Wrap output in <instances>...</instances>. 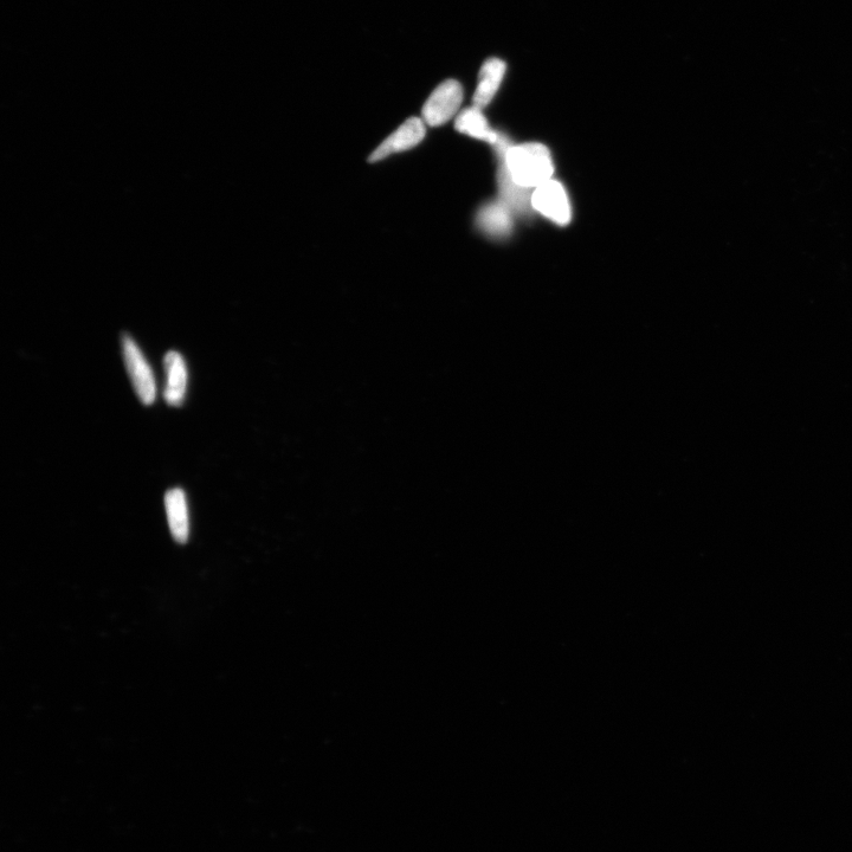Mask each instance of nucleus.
Here are the masks:
<instances>
[{"instance_id":"nucleus-1","label":"nucleus","mask_w":852,"mask_h":852,"mask_svg":"<svg viewBox=\"0 0 852 852\" xmlns=\"http://www.w3.org/2000/svg\"><path fill=\"white\" fill-rule=\"evenodd\" d=\"M496 156H502L514 182L526 189H537L552 179L554 164L550 150L538 142L518 146L509 144L501 135L494 145Z\"/></svg>"},{"instance_id":"nucleus-11","label":"nucleus","mask_w":852,"mask_h":852,"mask_svg":"<svg viewBox=\"0 0 852 852\" xmlns=\"http://www.w3.org/2000/svg\"><path fill=\"white\" fill-rule=\"evenodd\" d=\"M455 127L458 132L469 135L471 138L488 142V144L493 146L500 137V134L489 126V122L486 116L483 115L482 109L475 106L464 109V111L457 115Z\"/></svg>"},{"instance_id":"nucleus-6","label":"nucleus","mask_w":852,"mask_h":852,"mask_svg":"<svg viewBox=\"0 0 852 852\" xmlns=\"http://www.w3.org/2000/svg\"><path fill=\"white\" fill-rule=\"evenodd\" d=\"M500 161L499 171H497V184H499L500 200L511 210L514 215L529 217L532 211V195L531 190L526 189L516 184L507 170L505 160L502 156H497Z\"/></svg>"},{"instance_id":"nucleus-10","label":"nucleus","mask_w":852,"mask_h":852,"mask_svg":"<svg viewBox=\"0 0 852 852\" xmlns=\"http://www.w3.org/2000/svg\"><path fill=\"white\" fill-rule=\"evenodd\" d=\"M165 508L173 539L179 544H185L190 535V516L184 490H169L165 494Z\"/></svg>"},{"instance_id":"nucleus-3","label":"nucleus","mask_w":852,"mask_h":852,"mask_svg":"<svg viewBox=\"0 0 852 852\" xmlns=\"http://www.w3.org/2000/svg\"><path fill=\"white\" fill-rule=\"evenodd\" d=\"M463 88L460 82L448 80L441 83L423 107V121L430 127L447 124L460 111L463 102Z\"/></svg>"},{"instance_id":"nucleus-7","label":"nucleus","mask_w":852,"mask_h":852,"mask_svg":"<svg viewBox=\"0 0 852 852\" xmlns=\"http://www.w3.org/2000/svg\"><path fill=\"white\" fill-rule=\"evenodd\" d=\"M514 213L501 200L484 204L477 212L476 225L484 235L503 240L511 236Z\"/></svg>"},{"instance_id":"nucleus-4","label":"nucleus","mask_w":852,"mask_h":852,"mask_svg":"<svg viewBox=\"0 0 852 852\" xmlns=\"http://www.w3.org/2000/svg\"><path fill=\"white\" fill-rule=\"evenodd\" d=\"M532 206L534 211L559 227H566L571 222L570 199L565 187L558 180L551 179L537 187L532 195Z\"/></svg>"},{"instance_id":"nucleus-9","label":"nucleus","mask_w":852,"mask_h":852,"mask_svg":"<svg viewBox=\"0 0 852 852\" xmlns=\"http://www.w3.org/2000/svg\"><path fill=\"white\" fill-rule=\"evenodd\" d=\"M506 70V63L500 58L492 57L483 63L473 98L475 107L483 109L493 101L505 79Z\"/></svg>"},{"instance_id":"nucleus-2","label":"nucleus","mask_w":852,"mask_h":852,"mask_svg":"<svg viewBox=\"0 0 852 852\" xmlns=\"http://www.w3.org/2000/svg\"><path fill=\"white\" fill-rule=\"evenodd\" d=\"M122 354H124L128 376L131 378L140 402L146 406L152 405L157 398L156 378L144 353L127 334L122 335Z\"/></svg>"},{"instance_id":"nucleus-8","label":"nucleus","mask_w":852,"mask_h":852,"mask_svg":"<svg viewBox=\"0 0 852 852\" xmlns=\"http://www.w3.org/2000/svg\"><path fill=\"white\" fill-rule=\"evenodd\" d=\"M166 372V386L164 398L166 403L174 408L184 404L189 382V373L183 355L176 352H167L164 358Z\"/></svg>"},{"instance_id":"nucleus-5","label":"nucleus","mask_w":852,"mask_h":852,"mask_svg":"<svg viewBox=\"0 0 852 852\" xmlns=\"http://www.w3.org/2000/svg\"><path fill=\"white\" fill-rule=\"evenodd\" d=\"M425 134V122L422 119L411 118L405 121L372 153L371 163H377V161L390 157L392 154L411 150V148L421 144Z\"/></svg>"}]
</instances>
